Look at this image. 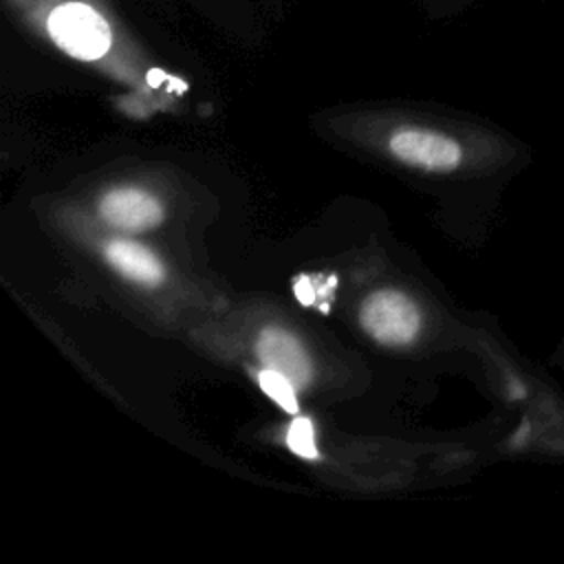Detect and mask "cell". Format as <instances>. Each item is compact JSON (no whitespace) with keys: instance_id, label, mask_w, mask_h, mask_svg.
I'll use <instances>...</instances> for the list:
<instances>
[{"instance_id":"cell-2","label":"cell","mask_w":564,"mask_h":564,"mask_svg":"<svg viewBox=\"0 0 564 564\" xmlns=\"http://www.w3.org/2000/svg\"><path fill=\"white\" fill-rule=\"evenodd\" d=\"M361 326L377 341L403 346L419 333L421 317L416 306L399 291H377L361 306Z\"/></svg>"},{"instance_id":"cell-8","label":"cell","mask_w":564,"mask_h":564,"mask_svg":"<svg viewBox=\"0 0 564 564\" xmlns=\"http://www.w3.org/2000/svg\"><path fill=\"white\" fill-rule=\"evenodd\" d=\"M286 445L291 447L293 454L302 458H317V447H315V436H313V425L308 419H295L286 432Z\"/></svg>"},{"instance_id":"cell-4","label":"cell","mask_w":564,"mask_h":564,"mask_svg":"<svg viewBox=\"0 0 564 564\" xmlns=\"http://www.w3.org/2000/svg\"><path fill=\"white\" fill-rule=\"evenodd\" d=\"M99 212L112 227L130 231L152 229L163 220L161 203L148 192L132 187L108 192L99 203Z\"/></svg>"},{"instance_id":"cell-7","label":"cell","mask_w":564,"mask_h":564,"mask_svg":"<svg viewBox=\"0 0 564 564\" xmlns=\"http://www.w3.org/2000/svg\"><path fill=\"white\" fill-rule=\"evenodd\" d=\"M260 388L267 397H271L282 410L295 414L297 412V399H295V386L278 370L264 368L258 377Z\"/></svg>"},{"instance_id":"cell-5","label":"cell","mask_w":564,"mask_h":564,"mask_svg":"<svg viewBox=\"0 0 564 564\" xmlns=\"http://www.w3.org/2000/svg\"><path fill=\"white\" fill-rule=\"evenodd\" d=\"M256 350L267 368L282 372L295 388L308 386L313 366L306 350L291 333L282 328H264Z\"/></svg>"},{"instance_id":"cell-3","label":"cell","mask_w":564,"mask_h":564,"mask_svg":"<svg viewBox=\"0 0 564 564\" xmlns=\"http://www.w3.org/2000/svg\"><path fill=\"white\" fill-rule=\"evenodd\" d=\"M390 150L403 163L434 172L454 170L463 156L460 145L454 139L421 128L397 130L390 137Z\"/></svg>"},{"instance_id":"cell-1","label":"cell","mask_w":564,"mask_h":564,"mask_svg":"<svg viewBox=\"0 0 564 564\" xmlns=\"http://www.w3.org/2000/svg\"><path fill=\"white\" fill-rule=\"evenodd\" d=\"M4 7L79 62H104L128 40L110 0H4Z\"/></svg>"},{"instance_id":"cell-9","label":"cell","mask_w":564,"mask_h":564,"mask_svg":"<svg viewBox=\"0 0 564 564\" xmlns=\"http://www.w3.org/2000/svg\"><path fill=\"white\" fill-rule=\"evenodd\" d=\"M295 293H297L300 302H304V304H313V300H315V291L311 289V284H308V280H306V278L297 280V284H295Z\"/></svg>"},{"instance_id":"cell-6","label":"cell","mask_w":564,"mask_h":564,"mask_svg":"<svg viewBox=\"0 0 564 564\" xmlns=\"http://www.w3.org/2000/svg\"><path fill=\"white\" fill-rule=\"evenodd\" d=\"M108 262L126 278L143 284H156L163 280V264L154 253H150L145 247L115 240L106 247Z\"/></svg>"}]
</instances>
